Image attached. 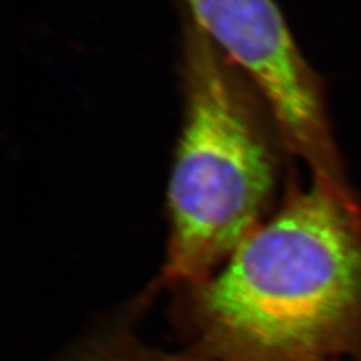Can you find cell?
<instances>
[{"label": "cell", "instance_id": "6da1fadb", "mask_svg": "<svg viewBox=\"0 0 361 361\" xmlns=\"http://www.w3.org/2000/svg\"><path fill=\"white\" fill-rule=\"evenodd\" d=\"M190 353L214 361H334L361 354V203L314 179L214 273L178 288Z\"/></svg>", "mask_w": 361, "mask_h": 361}, {"label": "cell", "instance_id": "3957f363", "mask_svg": "<svg viewBox=\"0 0 361 361\" xmlns=\"http://www.w3.org/2000/svg\"><path fill=\"white\" fill-rule=\"evenodd\" d=\"M196 26L262 99L281 145L314 179L348 184L324 87L274 0H185Z\"/></svg>", "mask_w": 361, "mask_h": 361}, {"label": "cell", "instance_id": "5b68a950", "mask_svg": "<svg viewBox=\"0 0 361 361\" xmlns=\"http://www.w3.org/2000/svg\"><path fill=\"white\" fill-rule=\"evenodd\" d=\"M92 361H109V360H107V358H104L103 355H99V357H97V358H95V360H92Z\"/></svg>", "mask_w": 361, "mask_h": 361}, {"label": "cell", "instance_id": "7a4b0ae2", "mask_svg": "<svg viewBox=\"0 0 361 361\" xmlns=\"http://www.w3.org/2000/svg\"><path fill=\"white\" fill-rule=\"evenodd\" d=\"M184 90L167 190L171 235L158 281L173 289L211 276L268 219L279 176L262 99L196 26L185 35Z\"/></svg>", "mask_w": 361, "mask_h": 361}, {"label": "cell", "instance_id": "277c9868", "mask_svg": "<svg viewBox=\"0 0 361 361\" xmlns=\"http://www.w3.org/2000/svg\"><path fill=\"white\" fill-rule=\"evenodd\" d=\"M101 355L109 361H214L190 351L179 355L154 351V349L133 343V341H119L110 346V349H104Z\"/></svg>", "mask_w": 361, "mask_h": 361}]
</instances>
